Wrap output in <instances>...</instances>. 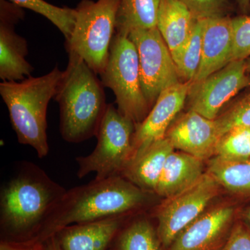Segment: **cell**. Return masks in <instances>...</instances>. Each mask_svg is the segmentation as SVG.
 <instances>
[{"label": "cell", "instance_id": "obj_1", "mask_svg": "<svg viewBox=\"0 0 250 250\" xmlns=\"http://www.w3.org/2000/svg\"><path fill=\"white\" fill-rule=\"evenodd\" d=\"M149 193L122 176L73 188L66 190L34 241L42 243L70 225L127 215L145 207Z\"/></svg>", "mask_w": 250, "mask_h": 250}, {"label": "cell", "instance_id": "obj_2", "mask_svg": "<svg viewBox=\"0 0 250 250\" xmlns=\"http://www.w3.org/2000/svg\"><path fill=\"white\" fill-rule=\"evenodd\" d=\"M66 190L39 166L22 163L1 189V228L11 236L36 232V238Z\"/></svg>", "mask_w": 250, "mask_h": 250}, {"label": "cell", "instance_id": "obj_3", "mask_svg": "<svg viewBox=\"0 0 250 250\" xmlns=\"http://www.w3.org/2000/svg\"><path fill=\"white\" fill-rule=\"evenodd\" d=\"M68 58L54 99L62 139L79 143L96 136L108 104L97 74L77 54L68 53Z\"/></svg>", "mask_w": 250, "mask_h": 250}, {"label": "cell", "instance_id": "obj_4", "mask_svg": "<svg viewBox=\"0 0 250 250\" xmlns=\"http://www.w3.org/2000/svg\"><path fill=\"white\" fill-rule=\"evenodd\" d=\"M62 72L56 66L42 76L0 83V95L18 142L30 146L41 159L49 154L47 108L55 96Z\"/></svg>", "mask_w": 250, "mask_h": 250}, {"label": "cell", "instance_id": "obj_5", "mask_svg": "<svg viewBox=\"0 0 250 250\" xmlns=\"http://www.w3.org/2000/svg\"><path fill=\"white\" fill-rule=\"evenodd\" d=\"M120 0H82L75 9L73 32L65 41L67 53L77 54L97 75L107 63L116 33Z\"/></svg>", "mask_w": 250, "mask_h": 250}, {"label": "cell", "instance_id": "obj_6", "mask_svg": "<svg viewBox=\"0 0 250 250\" xmlns=\"http://www.w3.org/2000/svg\"><path fill=\"white\" fill-rule=\"evenodd\" d=\"M136 126L118 108L108 104L96 134V147L89 155L76 158L79 179L91 172L98 180L121 176L131 158Z\"/></svg>", "mask_w": 250, "mask_h": 250}, {"label": "cell", "instance_id": "obj_7", "mask_svg": "<svg viewBox=\"0 0 250 250\" xmlns=\"http://www.w3.org/2000/svg\"><path fill=\"white\" fill-rule=\"evenodd\" d=\"M100 76L104 86L114 93L118 111L140 124L151 108L141 86L137 49L129 36L116 33L107 63Z\"/></svg>", "mask_w": 250, "mask_h": 250}, {"label": "cell", "instance_id": "obj_8", "mask_svg": "<svg viewBox=\"0 0 250 250\" xmlns=\"http://www.w3.org/2000/svg\"><path fill=\"white\" fill-rule=\"evenodd\" d=\"M128 36L137 49L141 86L152 109L161 92L180 82L177 66L157 27L134 29Z\"/></svg>", "mask_w": 250, "mask_h": 250}, {"label": "cell", "instance_id": "obj_9", "mask_svg": "<svg viewBox=\"0 0 250 250\" xmlns=\"http://www.w3.org/2000/svg\"><path fill=\"white\" fill-rule=\"evenodd\" d=\"M220 184L208 172L196 183L175 196L167 199L157 210V232L161 245L169 248L176 237L203 213L218 195Z\"/></svg>", "mask_w": 250, "mask_h": 250}, {"label": "cell", "instance_id": "obj_10", "mask_svg": "<svg viewBox=\"0 0 250 250\" xmlns=\"http://www.w3.org/2000/svg\"><path fill=\"white\" fill-rule=\"evenodd\" d=\"M246 60L233 61L205 80L191 82L188 98L190 109L210 120L241 90L250 85Z\"/></svg>", "mask_w": 250, "mask_h": 250}, {"label": "cell", "instance_id": "obj_11", "mask_svg": "<svg viewBox=\"0 0 250 250\" xmlns=\"http://www.w3.org/2000/svg\"><path fill=\"white\" fill-rule=\"evenodd\" d=\"M25 13L17 4L0 0V78L3 82H19L31 76L34 67L27 62L28 45L16 31Z\"/></svg>", "mask_w": 250, "mask_h": 250}, {"label": "cell", "instance_id": "obj_12", "mask_svg": "<svg viewBox=\"0 0 250 250\" xmlns=\"http://www.w3.org/2000/svg\"><path fill=\"white\" fill-rule=\"evenodd\" d=\"M190 83L180 82L161 92L147 116L136 126L130 161L149 145L166 137L171 123L184 107Z\"/></svg>", "mask_w": 250, "mask_h": 250}, {"label": "cell", "instance_id": "obj_13", "mask_svg": "<svg viewBox=\"0 0 250 250\" xmlns=\"http://www.w3.org/2000/svg\"><path fill=\"white\" fill-rule=\"evenodd\" d=\"M174 149L204 161L215 155L219 136L215 120L190 109L171 125L166 133Z\"/></svg>", "mask_w": 250, "mask_h": 250}, {"label": "cell", "instance_id": "obj_14", "mask_svg": "<svg viewBox=\"0 0 250 250\" xmlns=\"http://www.w3.org/2000/svg\"><path fill=\"white\" fill-rule=\"evenodd\" d=\"M233 213L231 207L202 213L176 237L169 250H215L229 228Z\"/></svg>", "mask_w": 250, "mask_h": 250}, {"label": "cell", "instance_id": "obj_15", "mask_svg": "<svg viewBox=\"0 0 250 250\" xmlns=\"http://www.w3.org/2000/svg\"><path fill=\"white\" fill-rule=\"evenodd\" d=\"M232 48L231 18L219 16L205 18L201 62L192 82L205 80L231 62Z\"/></svg>", "mask_w": 250, "mask_h": 250}, {"label": "cell", "instance_id": "obj_16", "mask_svg": "<svg viewBox=\"0 0 250 250\" xmlns=\"http://www.w3.org/2000/svg\"><path fill=\"white\" fill-rule=\"evenodd\" d=\"M124 215L70 225L55 236L63 250H106L119 232Z\"/></svg>", "mask_w": 250, "mask_h": 250}, {"label": "cell", "instance_id": "obj_17", "mask_svg": "<svg viewBox=\"0 0 250 250\" xmlns=\"http://www.w3.org/2000/svg\"><path fill=\"white\" fill-rule=\"evenodd\" d=\"M174 150L167 137L155 141L136 154L121 176L145 191L155 193L166 161Z\"/></svg>", "mask_w": 250, "mask_h": 250}, {"label": "cell", "instance_id": "obj_18", "mask_svg": "<svg viewBox=\"0 0 250 250\" xmlns=\"http://www.w3.org/2000/svg\"><path fill=\"white\" fill-rule=\"evenodd\" d=\"M198 158L174 151L167 157L155 194L166 199L178 195L203 175V163Z\"/></svg>", "mask_w": 250, "mask_h": 250}, {"label": "cell", "instance_id": "obj_19", "mask_svg": "<svg viewBox=\"0 0 250 250\" xmlns=\"http://www.w3.org/2000/svg\"><path fill=\"white\" fill-rule=\"evenodd\" d=\"M195 18L188 8L179 0L161 1L156 27L174 61L187 42Z\"/></svg>", "mask_w": 250, "mask_h": 250}, {"label": "cell", "instance_id": "obj_20", "mask_svg": "<svg viewBox=\"0 0 250 250\" xmlns=\"http://www.w3.org/2000/svg\"><path fill=\"white\" fill-rule=\"evenodd\" d=\"M162 0H120L116 34L128 36L134 29L156 27Z\"/></svg>", "mask_w": 250, "mask_h": 250}, {"label": "cell", "instance_id": "obj_21", "mask_svg": "<svg viewBox=\"0 0 250 250\" xmlns=\"http://www.w3.org/2000/svg\"><path fill=\"white\" fill-rule=\"evenodd\" d=\"M208 172L229 191L250 196V159L228 161L215 156L210 161Z\"/></svg>", "mask_w": 250, "mask_h": 250}, {"label": "cell", "instance_id": "obj_22", "mask_svg": "<svg viewBox=\"0 0 250 250\" xmlns=\"http://www.w3.org/2000/svg\"><path fill=\"white\" fill-rule=\"evenodd\" d=\"M204 20L195 18L187 42L174 59L179 77L187 82L195 80L201 62Z\"/></svg>", "mask_w": 250, "mask_h": 250}, {"label": "cell", "instance_id": "obj_23", "mask_svg": "<svg viewBox=\"0 0 250 250\" xmlns=\"http://www.w3.org/2000/svg\"><path fill=\"white\" fill-rule=\"evenodd\" d=\"M118 250H161L157 229L146 218L138 219L123 230L118 238Z\"/></svg>", "mask_w": 250, "mask_h": 250}, {"label": "cell", "instance_id": "obj_24", "mask_svg": "<svg viewBox=\"0 0 250 250\" xmlns=\"http://www.w3.org/2000/svg\"><path fill=\"white\" fill-rule=\"evenodd\" d=\"M10 1L22 9L31 10L47 18L58 28L65 41L71 36L76 21V9L66 6L59 7L49 4L45 0H10Z\"/></svg>", "mask_w": 250, "mask_h": 250}, {"label": "cell", "instance_id": "obj_25", "mask_svg": "<svg viewBox=\"0 0 250 250\" xmlns=\"http://www.w3.org/2000/svg\"><path fill=\"white\" fill-rule=\"evenodd\" d=\"M215 155L228 161L250 159V128L236 126L220 136Z\"/></svg>", "mask_w": 250, "mask_h": 250}, {"label": "cell", "instance_id": "obj_26", "mask_svg": "<svg viewBox=\"0 0 250 250\" xmlns=\"http://www.w3.org/2000/svg\"><path fill=\"white\" fill-rule=\"evenodd\" d=\"M219 136L236 126L250 128V97L247 96L242 101L215 119Z\"/></svg>", "mask_w": 250, "mask_h": 250}, {"label": "cell", "instance_id": "obj_27", "mask_svg": "<svg viewBox=\"0 0 250 250\" xmlns=\"http://www.w3.org/2000/svg\"><path fill=\"white\" fill-rule=\"evenodd\" d=\"M233 48L231 62L246 60L250 56V16L231 18Z\"/></svg>", "mask_w": 250, "mask_h": 250}, {"label": "cell", "instance_id": "obj_28", "mask_svg": "<svg viewBox=\"0 0 250 250\" xmlns=\"http://www.w3.org/2000/svg\"><path fill=\"white\" fill-rule=\"evenodd\" d=\"M191 11L197 18L228 16L231 11L230 0H179Z\"/></svg>", "mask_w": 250, "mask_h": 250}, {"label": "cell", "instance_id": "obj_29", "mask_svg": "<svg viewBox=\"0 0 250 250\" xmlns=\"http://www.w3.org/2000/svg\"><path fill=\"white\" fill-rule=\"evenodd\" d=\"M220 250H250V229L243 223H236Z\"/></svg>", "mask_w": 250, "mask_h": 250}, {"label": "cell", "instance_id": "obj_30", "mask_svg": "<svg viewBox=\"0 0 250 250\" xmlns=\"http://www.w3.org/2000/svg\"><path fill=\"white\" fill-rule=\"evenodd\" d=\"M0 250H42V243L39 241L13 242L3 241Z\"/></svg>", "mask_w": 250, "mask_h": 250}, {"label": "cell", "instance_id": "obj_31", "mask_svg": "<svg viewBox=\"0 0 250 250\" xmlns=\"http://www.w3.org/2000/svg\"><path fill=\"white\" fill-rule=\"evenodd\" d=\"M42 250H63L55 235L42 242Z\"/></svg>", "mask_w": 250, "mask_h": 250}, {"label": "cell", "instance_id": "obj_32", "mask_svg": "<svg viewBox=\"0 0 250 250\" xmlns=\"http://www.w3.org/2000/svg\"><path fill=\"white\" fill-rule=\"evenodd\" d=\"M242 8H248L250 4V0H234Z\"/></svg>", "mask_w": 250, "mask_h": 250}, {"label": "cell", "instance_id": "obj_33", "mask_svg": "<svg viewBox=\"0 0 250 250\" xmlns=\"http://www.w3.org/2000/svg\"><path fill=\"white\" fill-rule=\"evenodd\" d=\"M244 219L247 224H248V228H250V207L247 208V210L245 211Z\"/></svg>", "mask_w": 250, "mask_h": 250}, {"label": "cell", "instance_id": "obj_34", "mask_svg": "<svg viewBox=\"0 0 250 250\" xmlns=\"http://www.w3.org/2000/svg\"><path fill=\"white\" fill-rule=\"evenodd\" d=\"M247 62V70H248V72H250V59H248V61H246ZM248 96L250 97V93L249 95Z\"/></svg>", "mask_w": 250, "mask_h": 250}]
</instances>
